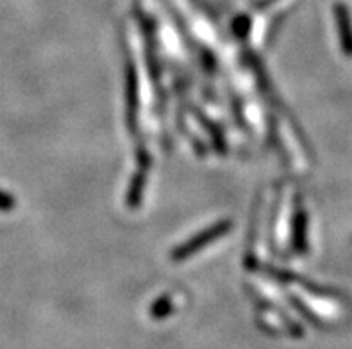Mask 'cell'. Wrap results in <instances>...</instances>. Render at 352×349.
Masks as SVG:
<instances>
[{"instance_id":"cell-1","label":"cell","mask_w":352,"mask_h":349,"mask_svg":"<svg viewBox=\"0 0 352 349\" xmlns=\"http://www.w3.org/2000/svg\"><path fill=\"white\" fill-rule=\"evenodd\" d=\"M335 16H336V27H338L340 43L344 49L345 56L352 58V23L349 9L344 4L335 5Z\"/></svg>"},{"instance_id":"cell-2","label":"cell","mask_w":352,"mask_h":349,"mask_svg":"<svg viewBox=\"0 0 352 349\" xmlns=\"http://www.w3.org/2000/svg\"><path fill=\"white\" fill-rule=\"evenodd\" d=\"M222 228H226V225H220L219 228H213V232H208V234H204V235H201V237H195L192 241V243H190V246H186V248H183V252L181 253H177V255L175 256H184V255H188V253H193L197 250V248H201L202 244H199V243H206V241H210L211 237H219L220 234H222Z\"/></svg>"}]
</instances>
